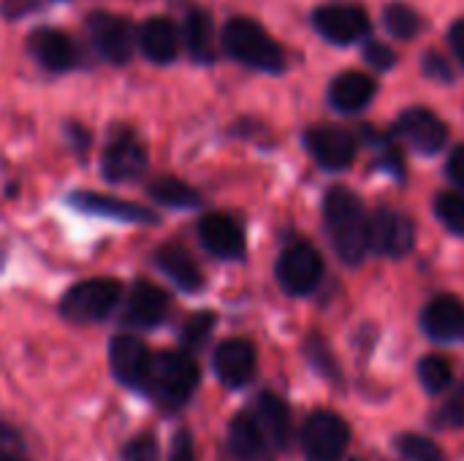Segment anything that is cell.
<instances>
[{
    "label": "cell",
    "mask_w": 464,
    "mask_h": 461,
    "mask_svg": "<svg viewBox=\"0 0 464 461\" xmlns=\"http://www.w3.org/2000/svg\"><path fill=\"white\" fill-rule=\"evenodd\" d=\"M201 383V367L188 351H158L150 359L141 397H147L160 413L174 416L190 405Z\"/></svg>",
    "instance_id": "6da1fadb"
},
{
    "label": "cell",
    "mask_w": 464,
    "mask_h": 461,
    "mask_svg": "<svg viewBox=\"0 0 464 461\" xmlns=\"http://www.w3.org/2000/svg\"><path fill=\"white\" fill-rule=\"evenodd\" d=\"M324 217L332 247L345 266H359L370 253V228L362 198L351 187H332L324 198Z\"/></svg>",
    "instance_id": "7a4b0ae2"
},
{
    "label": "cell",
    "mask_w": 464,
    "mask_h": 461,
    "mask_svg": "<svg viewBox=\"0 0 464 461\" xmlns=\"http://www.w3.org/2000/svg\"><path fill=\"white\" fill-rule=\"evenodd\" d=\"M220 43L228 57L239 60L247 68L264 73L285 71V54L280 43L250 16H231L220 30Z\"/></svg>",
    "instance_id": "3957f363"
},
{
    "label": "cell",
    "mask_w": 464,
    "mask_h": 461,
    "mask_svg": "<svg viewBox=\"0 0 464 461\" xmlns=\"http://www.w3.org/2000/svg\"><path fill=\"white\" fill-rule=\"evenodd\" d=\"M122 299V283L114 277H90L71 285L60 299V315L71 323L87 326L106 321Z\"/></svg>",
    "instance_id": "277c9868"
},
{
    "label": "cell",
    "mask_w": 464,
    "mask_h": 461,
    "mask_svg": "<svg viewBox=\"0 0 464 461\" xmlns=\"http://www.w3.org/2000/svg\"><path fill=\"white\" fill-rule=\"evenodd\" d=\"M87 33L95 46V52L111 62V65H125L133 57L136 49V27L128 16L111 14V11H92L87 16Z\"/></svg>",
    "instance_id": "5b68a950"
},
{
    "label": "cell",
    "mask_w": 464,
    "mask_h": 461,
    "mask_svg": "<svg viewBox=\"0 0 464 461\" xmlns=\"http://www.w3.org/2000/svg\"><path fill=\"white\" fill-rule=\"evenodd\" d=\"M275 277L288 296H307L318 288L324 277V258L307 242L288 245L277 258Z\"/></svg>",
    "instance_id": "8992f818"
},
{
    "label": "cell",
    "mask_w": 464,
    "mask_h": 461,
    "mask_svg": "<svg viewBox=\"0 0 464 461\" xmlns=\"http://www.w3.org/2000/svg\"><path fill=\"white\" fill-rule=\"evenodd\" d=\"M348 443L351 429L337 413L318 410L302 427V451L307 461H340Z\"/></svg>",
    "instance_id": "52a82bcc"
},
{
    "label": "cell",
    "mask_w": 464,
    "mask_h": 461,
    "mask_svg": "<svg viewBox=\"0 0 464 461\" xmlns=\"http://www.w3.org/2000/svg\"><path fill=\"white\" fill-rule=\"evenodd\" d=\"M150 348L141 337L136 334H114L111 342H109V372L111 378L133 391V394H141L144 389V378H147V370H150Z\"/></svg>",
    "instance_id": "ba28073f"
},
{
    "label": "cell",
    "mask_w": 464,
    "mask_h": 461,
    "mask_svg": "<svg viewBox=\"0 0 464 461\" xmlns=\"http://www.w3.org/2000/svg\"><path fill=\"white\" fill-rule=\"evenodd\" d=\"M370 228V250L386 255V258H402L416 245V226L408 215L381 206L367 220Z\"/></svg>",
    "instance_id": "9c48e42d"
},
{
    "label": "cell",
    "mask_w": 464,
    "mask_h": 461,
    "mask_svg": "<svg viewBox=\"0 0 464 461\" xmlns=\"http://www.w3.org/2000/svg\"><path fill=\"white\" fill-rule=\"evenodd\" d=\"M147 171V147L133 130H114L101 155V174L106 182H130Z\"/></svg>",
    "instance_id": "30bf717a"
},
{
    "label": "cell",
    "mask_w": 464,
    "mask_h": 461,
    "mask_svg": "<svg viewBox=\"0 0 464 461\" xmlns=\"http://www.w3.org/2000/svg\"><path fill=\"white\" fill-rule=\"evenodd\" d=\"M169 310H171V296L160 285H155L150 280H136L130 285V293L125 299L120 321L125 329L152 331L169 318Z\"/></svg>",
    "instance_id": "8fae6325"
},
{
    "label": "cell",
    "mask_w": 464,
    "mask_h": 461,
    "mask_svg": "<svg viewBox=\"0 0 464 461\" xmlns=\"http://www.w3.org/2000/svg\"><path fill=\"white\" fill-rule=\"evenodd\" d=\"M256 370H258V353L256 345L245 337L223 340L212 353V372L231 391L245 389L256 378Z\"/></svg>",
    "instance_id": "7c38bea8"
},
{
    "label": "cell",
    "mask_w": 464,
    "mask_h": 461,
    "mask_svg": "<svg viewBox=\"0 0 464 461\" xmlns=\"http://www.w3.org/2000/svg\"><path fill=\"white\" fill-rule=\"evenodd\" d=\"M65 204L84 212V215L117 220V223H130V226H155L158 223V215L150 206L133 204V201H125L117 196L92 193V190H73L65 196Z\"/></svg>",
    "instance_id": "4fadbf2b"
},
{
    "label": "cell",
    "mask_w": 464,
    "mask_h": 461,
    "mask_svg": "<svg viewBox=\"0 0 464 461\" xmlns=\"http://www.w3.org/2000/svg\"><path fill=\"white\" fill-rule=\"evenodd\" d=\"M394 133L421 155H438L449 141V125L430 109L413 106L394 122Z\"/></svg>",
    "instance_id": "5bb4252c"
},
{
    "label": "cell",
    "mask_w": 464,
    "mask_h": 461,
    "mask_svg": "<svg viewBox=\"0 0 464 461\" xmlns=\"http://www.w3.org/2000/svg\"><path fill=\"white\" fill-rule=\"evenodd\" d=\"M313 24L326 41L337 46H348L367 35L370 16L359 5H321L313 14Z\"/></svg>",
    "instance_id": "9a60e30c"
},
{
    "label": "cell",
    "mask_w": 464,
    "mask_h": 461,
    "mask_svg": "<svg viewBox=\"0 0 464 461\" xmlns=\"http://www.w3.org/2000/svg\"><path fill=\"white\" fill-rule=\"evenodd\" d=\"M307 152L315 158L318 166L340 171L353 163L356 158V139L337 125H315L304 133Z\"/></svg>",
    "instance_id": "2e32d148"
},
{
    "label": "cell",
    "mask_w": 464,
    "mask_h": 461,
    "mask_svg": "<svg viewBox=\"0 0 464 461\" xmlns=\"http://www.w3.org/2000/svg\"><path fill=\"white\" fill-rule=\"evenodd\" d=\"M201 245L220 261H239L245 255V228L226 212H209L198 220Z\"/></svg>",
    "instance_id": "e0dca14e"
},
{
    "label": "cell",
    "mask_w": 464,
    "mask_h": 461,
    "mask_svg": "<svg viewBox=\"0 0 464 461\" xmlns=\"http://www.w3.org/2000/svg\"><path fill=\"white\" fill-rule=\"evenodd\" d=\"M27 52L49 73H65L76 65L79 49L73 38L54 27H38L27 35Z\"/></svg>",
    "instance_id": "ac0fdd59"
},
{
    "label": "cell",
    "mask_w": 464,
    "mask_h": 461,
    "mask_svg": "<svg viewBox=\"0 0 464 461\" xmlns=\"http://www.w3.org/2000/svg\"><path fill=\"white\" fill-rule=\"evenodd\" d=\"M228 451L239 461H272L277 451L272 448L266 432L256 421L253 410H239L228 424Z\"/></svg>",
    "instance_id": "d6986e66"
},
{
    "label": "cell",
    "mask_w": 464,
    "mask_h": 461,
    "mask_svg": "<svg viewBox=\"0 0 464 461\" xmlns=\"http://www.w3.org/2000/svg\"><path fill=\"white\" fill-rule=\"evenodd\" d=\"M136 43L147 60H152L158 65H169L179 54L182 33L169 16H150L141 22L139 33H136Z\"/></svg>",
    "instance_id": "ffe728a7"
},
{
    "label": "cell",
    "mask_w": 464,
    "mask_h": 461,
    "mask_svg": "<svg viewBox=\"0 0 464 461\" xmlns=\"http://www.w3.org/2000/svg\"><path fill=\"white\" fill-rule=\"evenodd\" d=\"M421 329L435 340V342H459L464 340V302L443 293L435 296L421 315Z\"/></svg>",
    "instance_id": "44dd1931"
},
{
    "label": "cell",
    "mask_w": 464,
    "mask_h": 461,
    "mask_svg": "<svg viewBox=\"0 0 464 461\" xmlns=\"http://www.w3.org/2000/svg\"><path fill=\"white\" fill-rule=\"evenodd\" d=\"M152 264L171 280V285H177L182 293H198L204 288V272L196 264V258L177 242L160 245L152 253Z\"/></svg>",
    "instance_id": "7402d4cb"
},
{
    "label": "cell",
    "mask_w": 464,
    "mask_h": 461,
    "mask_svg": "<svg viewBox=\"0 0 464 461\" xmlns=\"http://www.w3.org/2000/svg\"><path fill=\"white\" fill-rule=\"evenodd\" d=\"M378 84L364 71H345L329 84V103L343 114H356L375 98Z\"/></svg>",
    "instance_id": "603a6c76"
},
{
    "label": "cell",
    "mask_w": 464,
    "mask_h": 461,
    "mask_svg": "<svg viewBox=\"0 0 464 461\" xmlns=\"http://www.w3.org/2000/svg\"><path fill=\"white\" fill-rule=\"evenodd\" d=\"M250 410H253L256 421L261 424V429L266 432L272 448L277 454L285 451L291 446V429H294L291 427V410H288V405L277 394L264 391V394L256 397V402H253Z\"/></svg>",
    "instance_id": "cb8c5ba5"
},
{
    "label": "cell",
    "mask_w": 464,
    "mask_h": 461,
    "mask_svg": "<svg viewBox=\"0 0 464 461\" xmlns=\"http://www.w3.org/2000/svg\"><path fill=\"white\" fill-rule=\"evenodd\" d=\"M179 33H182L185 49L190 52V57L196 62H215L218 46H215V22H212L209 11L190 8Z\"/></svg>",
    "instance_id": "d4e9b609"
},
{
    "label": "cell",
    "mask_w": 464,
    "mask_h": 461,
    "mask_svg": "<svg viewBox=\"0 0 464 461\" xmlns=\"http://www.w3.org/2000/svg\"><path fill=\"white\" fill-rule=\"evenodd\" d=\"M147 196L155 204H163L169 209H193L201 204V196L196 187H190L188 182L177 179V177H158L147 185Z\"/></svg>",
    "instance_id": "484cf974"
},
{
    "label": "cell",
    "mask_w": 464,
    "mask_h": 461,
    "mask_svg": "<svg viewBox=\"0 0 464 461\" xmlns=\"http://www.w3.org/2000/svg\"><path fill=\"white\" fill-rule=\"evenodd\" d=\"M383 24L394 38H402V41H411L424 30L421 14L413 5L402 3V0H394V3H389L383 8Z\"/></svg>",
    "instance_id": "4316f807"
},
{
    "label": "cell",
    "mask_w": 464,
    "mask_h": 461,
    "mask_svg": "<svg viewBox=\"0 0 464 461\" xmlns=\"http://www.w3.org/2000/svg\"><path fill=\"white\" fill-rule=\"evenodd\" d=\"M215 326H218V315H215V312H209V310L193 312V315L179 326V348L196 356V353L209 342Z\"/></svg>",
    "instance_id": "83f0119b"
},
{
    "label": "cell",
    "mask_w": 464,
    "mask_h": 461,
    "mask_svg": "<svg viewBox=\"0 0 464 461\" xmlns=\"http://www.w3.org/2000/svg\"><path fill=\"white\" fill-rule=\"evenodd\" d=\"M419 380L430 394H443L454 380L451 361L443 356H424L419 361Z\"/></svg>",
    "instance_id": "f1b7e54d"
},
{
    "label": "cell",
    "mask_w": 464,
    "mask_h": 461,
    "mask_svg": "<svg viewBox=\"0 0 464 461\" xmlns=\"http://www.w3.org/2000/svg\"><path fill=\"white\" fill-rule=\"evenodd\" d=\"M120 461H160V443L155 432H139L120 448Z\"/></svg>",
    "instance_id": "f546056e"
},
{
    "label": "cell",
    "mask_w": 464,
    "mask_h": 461,
    "mask_svg": "<svg viewBox=\"0 0 464 461\" xmlns=\"http://www.w3.org/2000/svg\"><path fill=\"white\" fill-rule=\"evenodd\" d=\"M438 220L457 236H464V196L459 193H440L435 198Z\"/></svg>",
    "instance_id": "4dcf8cb0"
},
{
    "label": "cell",
    "mask_w": 464,
    "mask_h": 461,
    "mask_svg": "<svg viewBox=\"0 0 464 461\" xmlns=\"http://www.w3.org/2000/svg\"><path fill=\"white\" fill-rule=\"evenodd\" d=\"M397 451L411 461H446L443 451L430 440V437H421V435H400L394 440Z\"/></svg>",
    "instance_id": "1f68e13d"
},
{
    "label": "cell",
    "mask_w": 464,
    "mask_h": 461,
    "mask_svg": "<svg viewBox=\"0 0 464 461\" xmlns=\"http://www.w3.org/2000/svg\"><path fill=\"white\" fill-rule=\"evenodd\" d=\"M0 461H30L27 440L11 421H0Z\"/></svg>",
    "instance_id": "d6a6232c"
},
{
    "label": "cell",
    "mask_w": 464,
    "mask_h": 461,
    "mask_svg": "<svg viewBox=\"0 0 464 461\" xmlns=\"http://www.w3.org/2000/svg\"><path fill=\"white\" fill-rule=\"evenodd\" d=\"M438 427H449V429H459L464 427V380L449 394L446 405L440 408V413L435 416Z\"/></svg>",
    "instance_id": "836d02e7"
},
{
    "label": "cell",
    "mask_w": 464,
    "mask_h": 461,
    "mask_svg": "<svg viewBox=\"0 0 464 461\" xmlns=\"http://www.w3.org/2000/svg\"><path fill=\"white\" fill-rule=\"evenodd\" d=\"M166 461H196V443L188 429H177L171 437L169 459Z\"/></svg>",
    "instance_id": "e575fe53"
},
{
    "label": "cell",
    "mask_w": 464,
    "mask_h": 461,
    "mask_svg": "<svg viewBox=\"0 0 464 461\" xmlns=\"http://www.w3.org/2000/svg\"><path fill=\"white\" fill-rule=\"evenodd\" d=\"M364 60H367L372 68L392 71V68H394V62H397V54H394V49H392V46L378 43V41H370V43L364 46Z\"/></svg>",
    "instance_id": "d590c367"
},
{
    "label": "cell",
    "mask_w": 464,
    "mask_h": 461,
    "mask_svg": "<svg viewBox=\"0 0 464 461\" xmlns=\"http://www.w3.org/2000/svg\"><path fill=\"white\" fill-rule=\"evenodd\" d=\"M63 130H65V139L71 141V147H73L76 152H84V149L90 147V130H87L84 125L68 120V122L63 125Z\"/></svg>",
    "instance_id": "8d00e7d4"
},
{
    "label": "cell",
    "mask_w": 464,
    "mask_h": 461,
    "mask_svg": "<svg viewBox=\"0 0 464 461\" xmlns=\"http://www.w3.org/2000/svg\"><path fill=\"white\" fill-rule=\"evenodd\" d=\"M421 68H424V73H427V76H432V79H440V82L451 79L449 62H446L440 54H435V52H430V54L421 60Z\"/></svg>",
    "instance_id": "74e56055"
},
{
    "label": "cell",
    "mask_w": 464,
    "mask_h": 461,
    "mask_svg": "<svg viewBox=\"0 0 464 461\" xmlns=\"http://www.w3.org/2000/svg\"><path fill=\"white\" fill-rule=\"evenodd\" d=\"M446 171H449L451 182H454V185H459V187L464 190V144L451 152V158H449V168H446Z\"/></svg>",
    "instance_id": "f35d334b"
},
{
    "label": "cell",
    "mask_w": 464,
    "mask_h": 461,
    "mask_svg": "<svg viewBox=\"0 0 464 461\" xmlns=\"http://www.w3.org/2000/svg\"><path fill=\"white\" fill-rule=\"evenodd\" d=\"M449 43L454 49V54L459 57V62L464 65V19H457L449 30Z\"/></svg>",
    "instance_id": "ab89813d"
}]
</instances>
